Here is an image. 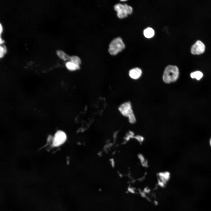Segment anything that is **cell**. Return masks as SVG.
Returning a JSON list of instances; mask_svg holds the SVG:
<instances>
[{"instance_id":"obj_14","label":"cell","mask_w":211,"mask_h":211,"mask_svg":"<svg viewBox=\"0 0 211 211\" xmlns=\"http://www.w3.org/2000/svg\"><path fill=\"white\" fill-rule=\"evenodd\" d=\"M3 27L2 24L0 22V36L3 32Z\"/></svg>"},{"instance_id":"obj_2","label":"cell","mask_w":211,"mask_h":211,"mask_svg":"<svg viewBox=\"0 0 211 211\" xmlns=\"http://www.w3.org/2000/svg\"><path fill=\"white\" fill-rule=\"evenodd\" d=\"M125 47V45L121 38L117 37L114 38L110 42L108 51L110 55H115L122 51Z\"/></svg>"},{"instance_id":"obj_8","label":"cell","mask_w":211,"mask_h":211,"mask_svg":"<svg viewBox=\"0 0 211 211\" xmlns=\"http://www.w3.org/2000/svg\"><path fill=\"white\" fill-rule=\"evenodd\" d=\"M155 32L154 29L150 27H148L145 29L143 31L144 36L148 38H152L154 35Z\"/></svg>"},{"instance_id":"obj_7","label":"cell","mask_w":211,"mask_h":211,"mask_svg":"<svg viewBox=\"0 0 211 211\" xmlns=\"http://www.w3.org/2000/svg\"><path fill=\"white\" fill-rule=\"evenodd\" d=\"M142 73V70L138 67L131 69L129 72V75L132 79H137L141 76Z\"/></svg>"},{"instance_id":"obj_3","label":"cell","mask_w":211,"mask_h":211,"mask_svg":"<svg viewBox=\"0 0 211 211\" xmlns=\"http://www.w3.org/2000/svg\"><path fill=\"white\" fill-rule=\"evenodd\" d=\"M118 110L123 115L128 117L130 122L133 123L135 122V117L130 102H126L122 104L119 107Z\"/></svg>"},{"instance_id":"obj_18","label":"cell","mask_w":211,"mask_h":211,"mask_svg":"<svg viewBox=\"0 0 211 211\" xmlns=\"http://www.w3.org/2000/svg\"><path fill=\"white\" fill-rule=\"evenodd\" d=\"M1 45H0V48H1Z\"/></svg>"},{"instance_id":"obj_5","label":"cell","mask_w":211,"mask_h":211,"mask_svg":"<svg viewBox=\"0 0 211 211\" xmlns=\"http://www.w3.org/2000/svg\"><path fill=\"white\" fill-rule=\"evenodd\" d=\"M205 46L201 41L198 40L192 46L190 52L194 55H199L203 53L205 50Z\"/></svg>"},{"instance_id":"obj_13","label":"cell","mask_w":211,"mask_h":211,"mask_svg":"<svg viewBox=\"0 0 211 211\" xmlns=\"http://www.w3.org/2000/svg\"><path fill=\"white\" fill-rule=\"evenodd\" d=\"M6 52L7 49L6 47L3 45H1L0 49V59L4 56Z\"/></svg>"},{"instance_id":"obj_15","label":"cell","mask_w":211,"mask_h":211,"mask_svg":"<svg viewBox=\"0 0 211 211\" xmlns=\"http://www.w3.org/2000/svg\"><path fill=\"white\" fill-rule=\"evenodd\" d=\"M4 42V40L2 39V38L0 36V45L3 44Z\"/></svg>"},{"instance_id":"obj_10","label":"cell","mask_w":211,"mask_h":211,"mask_svg":"<svg viewBox=\"0 0 211 211\" xmlns=\"http://www.w3.org/2000/svg\"><path fill=\"white\" fill-rule=\"evenodd\" d=\"M203 73L199 71H195L190 74V76L192 78L198 80L201 79L203 78Z\"/></svg>"},{"instance_id":"obj_1","label":"cell","mask_w":211,"mask_h":211,"mask_svg":"<svg viewBox=\"0 0 211 211\" xmlns=\"http://www.w3.org/2000/svg\"><path fill=\"white\" fill-rule=\"evenodd\" d=\"M179 70L176 66L169 65L165 68L163 75L164 81L167 84L176 81L179 76Z\"/></svg>"},{"instance_id":"obj_16","label":"cell","mask_w":211,"mask_h":211,"mask_svg":"<svg viewBox=\"0 0 211 211\" xmlns=\"http://www.w3.org/2000/svg\"><path fill=\"white\" fill-rule=\"evenodd\" d=\"M210 146L211 147V138H210Z\"/></svg>"},{"instance_id":"obj_9","label":"cell","mask_w":211,"mask_h":211,"mask_svg":"<svg viewBox=\"0 0 211 211\" xmlns=\"http://www.w3.org/2000/svg\"><path fill=\"white\" fill-rule=\"evenodd\" d=\"M66 68L71 71H75L80 69L79 66L78 65L72 62L68 61L65 64Z\"/></svg>"},{"instance_id":"obj_17","label":"cell","mask_w":211,"mask_h":211,"mask_svg":"<svg viewBox=\"0 0 211 211\" xmlns=\"http://www.w3.org/2000/svg\"><path fill=\"white\" fill-rule=\"evenodd\" d=\"M121 1H126V0H121Z\"/></svg>"},{"instance_id":"obj_6","label":"cell","mask_w":211,"mask_h":211,"mask_svg":"<svg viewBox=\"0 0 211 211\" xmlns=\"http://www.w3.org/2000/svg\"><path fill=\"white\" fill-rule=\"evenodd\" d=\"M65 133L62 131H58L55 134L53 141V145L58 146L63 144L66 139Z\"/></svg>"},{"instance_id":"obj_11","label":"cell","mask_w":211,"mask_h":211,"mask_svg":"<svg viewBox=\"0 0 211 211\" xmlns=\"http://www.w3.org/2000/svg\"><path fill=\"white\" fill-rule=\"evenodd\" d=\"M56 52L57 55L63 60H67L70 59V57L64 51L58 50H57Z\"/></svg>"},{"instance_id":"obj_12","label":"cell","mask_w":211,"mask_h":211,"mask_svg":"<svg viewBox=\"0 0 211 211\" xmlns=\"http://www.w3.org/2000/svg\"><path fill=\"white\" fill-rule=\"evenodd\" d=\"M70 60V61L79 66L81 63V60L80 58L76 56H71Z\"/></svg>"},{"instance_id":"obj_4","label":"cell","mask_w":211,"mask_h":211,"mask_svg":"<svg viewBox=\"0 0 211 211\" xmlns=\"http://www.w3.org/2000/svg\"><path fill=\"white\" fill-rule=\"evenodd\" d=\"M114 8L117 12V15L120 18L126 17L128 15L131 14L133 12L132 7L127 4H117L115 5Z\"/></svg>"}]
</instances>
